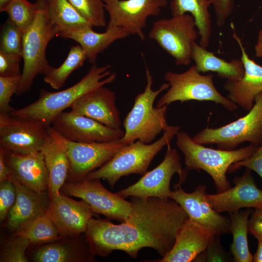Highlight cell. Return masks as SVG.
<instances>
[{
    "mask_svg": "<svg viewBox=\"0 0 262 262\" xmlns=\"http://www.w3.org/2000/svg\"><path fill=\"white\" fill-rule=\"evenodd\" d=\"M131 197V212L120 224L93 217L89 220L85 233L91 252L107 256L119 250L136 258L140 249L150 247L164 257L173 247L179 229L188 219L187 214L170 198Z\"/></svg>",
    "mask_w": 262,
    "mask_h": 262,
    "instance_id": "cell-1",
    "label": "cell"
},
{
    "mask_svg": "<svg viewBox=\"0 0 262 262\" xmlns=\"http://www.w3.org/2000/svg\"><path fill=\"white\" fill-rule=\"evenodd\" d=\"M110 65L98 66L92 65L88 73L78 82L63 90L40 91L38 99L23 108L15 109L9 114L18 117L39 121L46 126H51L53 119L79 98L101 86L113 82L116 78L111 73Z\"/></svg>",
    "mask_w": 262,
    "mask_h": 262,
    "instance_id": "cell-2",
    "label": "cell"
},
{
    "mask_svg": "<svg viewBox=\"0 0 262 262\" xmlns=\"http://www.w3.org/2000/svg\"><path fill=\"white\" fill-rule=\"evenodd\" d=\"M176 145L184 155L186 170H202L211 176L217 193L231 187L226 173L234 163L251 156L259 147L249 144L231 150L213 149L194 141L185 131L176 135Z\"/></svg>",
    "mask_w": 262,
    "mask_h": 262,
    "instance_id": "cell-3",
    "label": "cell"
},
{
    "mask_svg": "<svg viewBox=\"0 0 262 262\" xmlns=\"http://www.w3.org/2000/svg\"><path fill=\"white\" fill-rule=\"evenodd\" d=\"M145 72L147 82L145 89L136 96L133 105L123 122L124 134L121 139L127 145L136 140L151 143L162 131L170 126L166 117L168 105L153 106L158 95L167 90L170 85L164 83L158 89L153 90L152 76L146 65Z\"/></svg>",
    "mask_w": 262,
    "mask_h": 262,
    "instance_id": "cell-4",
    "label": "cell"
},
{
    "mask_svg": "<svg viewBox=\"0 0 262 262\" xmlns=\"http://www.w3.org/2000/svg\"><path fill=\"white\" fill-rule=\"evenodd\" d=\"M180 131L178 126H170L163 135L153 143L146 144L140 140L127 145L101 167L89 173L87 179H105L111 187L123 176L131 174L143 176L154 157L171 142Z\"/></svg>",
    "mask_w": 262,
    "mask_h": 262,
    "instance_id": "cell-5",
    "label": "cell"
},
{
    "mask_svg": "<svg viewBox=\"0 0 262 262\" xmlns=\"http://www.w3.org/2000/svg\"><path fill=\"white\" fill-rule=\"evenodd\" d=\"M38 10L34 21L23 34L22 57L23 68L16 95L29 91L35 78L45 75L51 66L46 51L49 41L59 32L47 15L42 0H36Z\"/></svg>",
    "mask_w": 262,
    "mask_h": 262,
    "instance_id": "cell-6",
    "label": "cell"
},
{
    "mask_svg": "<svg viewBox=\"0 0 262 262\" xmlns=\"http://www.w3.org/2000/svg\"><path fill=\"white\" fill-rule=\"evenodd\" d=\"M213 78L212 74L201 75L195 65L182 73L167 71L164 74V79L170 86L159 98L156 106L168 105L177 101H211L221 104L229 111L236 110L238 105L218 92Z\"/></svg>",
    "mask_w": 262,
    "mask_h": 262,
    "instance_id": "cell-7",
    "label": "cell"
},
{
    "mask_svg": "<svg viewBox=\"0 0 262 262\" xmlns=\"http://www.w3.org/2000/svg\"><path fill=\"white\" fill-rule=\"evenodd\" d=\"M192 139L201 145H216L225 150H234L245 142L259 147L262 143V92L256 96L246 115L219 128L207 127Z\"/></svg>",
    "mask_w": 262,
    "mask_h": 262,
    "instance_id": "cell-8",
    "label": "cell"
},
{
    "mask_svg": "<svg viewBox=\"0 0 262 262\" xmlns=\"http://www.w3.org/2000/svg\"><path fill=\"white\" fill-rule=\"evenodd\" d=\"M198 35L195 19L189 14L156 20L148 33L149 38L179 66H188L191 63L193 46Z\"/></svg>",
    "mask_w": 262,
    "mask_h": 262,
    "instance_id": "cell-9",
    "label": "cell"
},
{
    "mask_svg": "<svg viewBox=\"0 0 262 262\" xmlns=\"http://www.w3.org/2000/svg\"><path fill=\"white\" fill-rule=\"evenodd\" d=\"M49 130L66 151L70 161L68 175L76 181L84 179L89 173L101 167L127 145L121 138L108 142L72 141L63 137L51 126Z\"/></svg>",
    "mask_w": 262,
    "mask_h": 262,
    "instance_id": "cell-10",
    "label": "cell"
},
{
    "mask_svg": "<svg viewBox=\"0 0 262 262\" xmlns=\"http://www.w3.org/2000/svg\"><path fill=\"white\" fill-rule=\"evenodd\" d=\"M178 173L179 181L175 186H181L184 181L187 170L182 169L180 156L175 148L167 147L163 161L155 168L147 172L133 184L116 193L125 198L135 196L142 198L156 197L161 199H170L172 192L170 181L172 176Z\"/></svg>",
    "mask_w": 262,
    "mask_h": 262,
    "instance_id": "cell-11",
    "label": "cell"
},
{
    "mask_svg": "<svg viewBox=\"0 0 262 262\" xmlns=\"http://www.w3.org/2000/svg\"><path fill=\"white\" fill-rule=\"evenodd\" d=\"M49 128L39 121L0 114V147L20 153L41 151L50 137Z\"/></svg>",
    "mask_w": 262,
    "mask_h": 262,
    "instance_id": "cell-12",
    "label": "cell"
},
{
    "mask_svg": "<svg viewBox=\"0 0 262 262\" xmlns=\"http://www.w3.org/2000/svg\"><path fill=\"white\" fill-rule=\"evenodd\" d=\"M99 180L84 178L64 184L62 190L67 195L84 201L94 213L102 214L111 219L124 221L131 212V201L106 189Z\"/></svg>",
    "mask_w": 262,
    "mask_h": 262,
    "instance_id": "cell-13",
    "label": "cell"
},
{
    "mask_svg": "<svg viewBox=\"0 0 262 262\" xmlns=\"http://www.w3.org/2000/svg\"><path fill=\"white\" fill-rule=\"evenodd\" d=\"M109 16L106 28L124 30L130 35L145 38L144 30L150 16H158L166 6L167 0H103Z\"/></svg>",
    "mask_w": 262,
    "mask_h": 262,
    "instance_id": "cell-14",
    "label": "cell"
},
{
    "mask_svg": "<svg viewBox=\"0 0 262 262\" xmlns=\"http://www.w3.org/2000/svg\"><path fill=\"white\" fill-rule=\"evenodd\" d=\"M51 126L66 139L83 143L108 142L121 138L124 131L114 129L72 111L63 112L52 120Z\"/></svg>",
    "mask_w": 262,
    "mask_h": 262,
    "instance_id": "cell-15",
    "label": "cell"
},
{
    "mask_svg": "<svg viewBox=\"0 0 262 262\" xmlns=\"http://www.w3.org/2000/svg\"><path fill=\"white\" fill-rule=\"evenodd\" d=\"M170 198L185 211L188 219L208 229L215 235L230 233V221L217 213L207 198L206 186H197L192 193H187L180 186L175 187Z\"/></svg>",
    "mask_w": 262,
    "mask_h": 262,
    "instance_id": "cell-16",
    "label": "cell"
},
{
    "mask_svg": "<svg viewBox=\"0 0 262 262\" xmlns=\"http://www.w3.org/2000/svg\"><path fill=\"white\" fill-rule=\"evenodd\" d=\"M49 199L45 213L61 236H75L85 232L88 221L94 215L87 203L61 193Z\"/></svg>",
    "mask_w": 262,
    "mask_h": 262,
    "instance_id": "cell-17",
    "label": "cell"
},
{
    "mask_svg": "<svg viewBox=\"0 0 262 262\" xmlns=\"http://www.w3.org/2000/svg\"><path fill=\"white\" fill-rule=\"evenodd\" d=\"M234 186L214 194L207 193V198L218 213L235 212L243 208H262V190L254 181L250 170L246 168L241 177L235 178Z\"/></svg>",
    "mask_w": 262,
    "mask_h": 262,
    "instance_id": "cell-18",
    "label": "cell"
},
{
    "mask_svg": "<svg viewBox=\"0 0 262 262\" xmlns=\"http://www.w3.org/2000/svg\"><path fill=\"white\" fill-rule=\"evenodd\" d=\"M231 28L233 31L232 37L241 51V60L244 64L245 74L239 80L227 81L224 88L229 93L227 98L249 111L254 104L256 96L262 92V66L249 58L232 23Z\"/></svg>",
    "mask_w": 262,
    "mask_h": 262,
    "instance_id": "cell-19",
    "label": "cell"
},
{
    "mask_svg": "<svg viewBox=\"0 0 262 262\" xmlns=\"http://www.w3.org/2000/svg\"><path fill=\"white\" fill-rule=\"evenodd\" d=\"M115 92L104 86L83 95L70 106L71 111L91 118L109 128L120 129V112Z\"/></svg>",
    "mask_w": 262,
    "mask_h": 262,
    "instance_id": "cell-20",
    "label": "cell"
},
{
    "mask_svg": "<svg viewBox=\"0 0 262 262\" xmlns=\"http://www.w3.org/2000/svg\"><path fill=\"white\" fill-rule=\"evenodd\" d=\"M5 159L10 178L38 193L48 188L49 174L41 151L20 153L5 150Z\"/></svg>",
    "mask_w": 262,
    "mask_h": 262,
    "instance_id": "cell-21",
    "label": "cell"
},
{
    "mask_svg": "<svg viewBox=\"0 0 262 262\" xmlns=\"http://www.w3.org/2000/svg\"><path fill=\"white\" fill-rule=\"evenodd\" d=\"M215 235L208 229L189 219L179 229L171 250L158 262H190L210 245Z\"/></svg>",
    "mask_w": 262,
    "mask_h": 262,
    "instance_id": "cell-22",
    "label": "cell"
},
{
    "mask_svg": "<svg viewBox=\"0 0 262 262\" xmlns=\"http://www.w3.org/2000/svg\"><path fill=\"white\" fill-rule=\"evenodd\" d=\"M10 180L16 186V197L8 215L7 227L16 230L22 223L45 214L49 202L45 192L33 191L15 179Z\"/></svg>",
    "mask_w": 262,
    "mask_h": 262,
    "instance_id": "cell-23",
    "label": "cell"
},
{
    "mask_svg": "<svg viewBox=\"0 0 262 262\" xmlns=\"http://www.w3.org/2000/svg\"><path fill=\"white\" fill-rule=\"evenodd\" d=\"M59 35L77 42L84 51L89 62L94 65L98 54L116 40L130 35L122 28L114 27L106 28L103 33L94 32L93 27H88L63 33Z\"/></svg>",
    "mask_w": 262,
    "mask_h": 262,
    "instance_id": "cell-24",
    "label": "cell"
},
{
    "mask_svg": "<svg viewBox=\"0 0 262 262\" xmlns=\"http://www.w3.org/2000/svg\"><path fill=\"white\" fill-rule=\"evenodd\" d=\"M41 151L49 174L48 196L50 199L60 194L68 175L70 161L62 145L51 135Z\"/></svg>",
    "mask_w": 262,
    "mask_h": 262,
    "instance_id": "cell-25",
    "label": "cell"
},
{
    "mask_svg": "<svg viewBox=\"0 0 262 262\" xmlns=\"http://www.w3.org/2000/svg\"><path fill=\"white\" fill-rule=\"evenodd\" d=\"M192 60L195 62L199 72H214L218 77L227 81L239 80L245 74L244 64L241 59H234L229 62L226 61L196 42L193 46Z\"/></svg>",
    "mask_w": 262,
    "mask_h": 262,
    "instance_id": "cell-26",
    "label": "cell"
},
{
    "mask_svg": "<svg viewBox=\"0 0 262 262\" xmlns=\"http://www.w3.org/2000/svg\"><path fill=\"white\" fill-rule=\"evenodd\" d=\"M209 0H171L170 9L172 16L190 14L194 18L200 37L199 45L207 48L212 33V19Z\"/></svg>",
    "mask_w": 262,
    "mask_h": 262,
    "instance_id": "cell-27",
    "label": "cell"
},
{
    "mask_svg": "<svg viewBox=\"0 0 262 262\" xmlns=\"http://www.w3.org/2000/svg\"><path fill=\"white\" fill-rule=\"evenodd\" d=\"M47 15L59 35L69 31L93 26L68 0H42Z\"/></svg>",
    "mask_w": 262,
    "mask_h": 262,
    "instance_id": "cell-28",
    "label": "cell"
},
{
    "mask_svg": "<svg viewBox=\"0 0 262 262\" xmlns=\"http://www.w3.org/2000/svg\"><path fill=\"white\" fill-rule=\"evenodd\" d=\"M250 209L230 213V233L232 235L230 251L236 262H252L253 256L249 251L247 239Z\"/></svg>",
    "mask_w": 262,
    "mask_h": 262,
    "instance_id": "cell-29",
    "label": "cell"
},
{
    "mask_svg": "<svg viewBox=\"0 0 262 262\" xmlns=\"http://www.w3.org/2000/svg\"><path fill=\"white\" fill-rule=\"evenodd\" d=\"M15 235L27 238L31 244L52 243L62 238L55 225L46 213L22 223L16 230Z\"/></svg>",
    "mask_w": 262,
    "mask_h": 262,
    "instance_id": "cell-30",
    "label": "cell"
},
{
    "mask_svg": "<svg viewBox=\"0 0 262 262\" xmlns=\"http://www.w3.org/2000/svg\"><path fill=\"white\" fill-rule=\"evenodd\" d=\"M87 59L86 54L79 45L71 48L67 57L58 67L51 66L44 75V81L54 89H59L75 70L82 66Z\"/></svg>",
    "mask_w": 262,
    "mask_h": 262,
    "instance_id": "cell-31",
    "label": "cell"
},
{
    "mask_svg": "<svg viewBox=\"0 0 262 262\" xmlns=\"http://www.w3.org/2000/svg\"><path fill=\"white\" fill-rule=\"evenodd\" d=\"M91 260L73 248L61 243H50L42 246L33 254L36 262H69Z\"/></svg>",
    "mask_w": 262,
    "mask_h": 262,
    "instance_id": "cell-32",
    "label": "cell"
},
{
    "mask_svg": "<svg viewBox=\"0 0 262 262\" xmlns=\"http://www.w3.org/2000/svg\"><path fill=\"white\" fill-rule=\"evenodd\" d=\"M37 10L36 3L28 0H14L0 8V12H6L8 18L23 33L34 21Z\"/></svg>",
    "mask_w": 262,
    "mask_h": 262,
    "instance_id": "cell-33",
    "label": "cell"
},
{
    "mask_svg": "<svg viewBox=\"0 0 262 262\" xmlns=\"http://www.w3.org/2000/svg\"><path fill=\"white\" fill-rule=\"evenodd\" d=\"M68 0L93 27L107 26L103 0Z\"/></svg>",
    "mask_w": 262,
    "mask_h": 262,
    "instance_id": "cell-34",
    "label": "cell"
},
{
    "mask_svg": "<svg viewBox=\"0 0 262 262\" xmlns=\"http://www.w3.org/2000/svg\"><path fill=\"white\" fill-rule=\"evenodd\" d=\"M24 33L9 18L2 26L0 51L22 56Z\"/></svg>",
    "mask_w": 262,
    "mask_h": 262,
    "instance_id": "cell-35",
    "label": "cell"
},
{
    "mask_svg": "<svg viewBox=\"0 0 262 262\" xmlns=\"http://www.w3.org/2000/svg\"><path fill=\"white\" fill-rule=\"evenodd\" d=\"M31 244L27 238L16 235L4 245L0 253L1 262H27L25 251Z\"/></svg>",
    "mask_w": 262,
    "mask_h": 262,
    "instance_id": "cell-36",
    "label": "cell"
},
{
    "mask_svg": "<svg viewBox=\"0 0 262 262\" xmlns=\"http://www.w3.org/2000/svg\"><path fill=\"white\" fill-rule=\"evenodd\" d=\"M21 75L0 76V114H9L14 110L10 106V102L12 96L17 93Z\"/></svg>",
    "mask_w": 262,
    "mask_h": 262,
    "instance_id": "cell-37",
    "label": "cell"
},
{
    "mask_svg": "<svg viewBox=\"0 0 262 262\" xmlns=\"http://www.w3.org/2000/svg\"><path fill=\"white\" fill-rule=\"evenodd\" d=\"M16 197V188L10 180L0 182V219L3 221L8 215Z\"/></svg>",
    "mask_w": 262,
    "mask_h": 262,
    "instance_id": "cell-38",
    "label": "cell"
},
{
    "mask_svg": "<svg viewBox=\"0 0 262 262\" xmlns=\"http://www.w3.org/2000/svg\"><path fill=\"white\" fill-rule=\"evenodd\" d=\"M219 236L218 235H215L208 247L195 261L210 262L230 261V257L223 248Z\"/></svg>",
    "mask_w": 262,
    "mask_h": 262,
    "instance_id": "cell-39",
    "label": "cell"
},
{
    "mask_svg": "<svg viewBox=\"0 0 262 262\" xmlns=\"http://www.w3.org/2000/svg\"><path fill=\"white\" fill-rule=\"evenodd\" d=\"M22 58L21 55L0 51V76L21 75L19 65Z\"/></svg>",
    "mask_w": 262,
    "mask_h": 262,
    "instance_id": "cell-40",
    "label": "cell"
},
{
    "mask_svg": "<svg viewBox=\"0 0 262 262\" xmlns=\"http://www.w3.org/2000/svg\"><path fill=\"white\" fill-rule=\"evenodd\" d=\"M242 167L255 171L262 179V143L251 156L232 164L228 172H233Z\"/></svg>",
    "mask_w": 262,
    "mask_h": 262,
    "instance_id": "cell-41",
    "label": "cell"
},
{
    "mask_svg": "<svg viewBox=\"0 0 262 262\" xmlns=\"http://www.w3.org/2000/svg\"><path fill=\"white\" fill-rule=\"evenodd\" d=\"M213 5L216 15V22L222 27L231 15L234 8V0H209Z\"/></svg>",
    "mask_w": 262,
    "mask_h": 262,
    "instance_id": "cell-42",
    "label": "cell"
},
{
    "mask_svg": "<svg viewBox=\"0 0 262 262\" xmlns=\"http://www.w3.org/2000/svg\"><path fill=\"white\" fill-rule=\"evenodd\" d=\"M248 232L257 239L262 238V208L254 209L248 221Z\"/></svg>",
    "mask_w": 262,
    "mask_h": 262,
    "instance_id": "cell-43",
    "label": "cell"
},
{
    "mask_svg": "<svg viewBox=\"0 0 262 262\" xmlns=\"http://www.w3.org/2000/svg\"><path fill=\"white\" fill-rule=\"evenodd\" d=\"M5 150L0 147V182L10 180V172L5 159Z\"/></svg>",
    "mask_w": 262,
    "mask_h": 262,
    "instance_id": "cell-44",
    "label": "cell"
},
{
    "mask_svg": "<svg viewBox=\"0 0 262 262\" xmlns=\"http://www.w3.org/2000/svg\"><path fill=\"white\" fill-rule=\"evenodd\" d=\"M255 51L256 57L262 58V29L259 32L257 41L255 46Z\"/></svg>",
    "mask_w": 262,
    "mask_h": 262,
    "instance_id": "cell-45",
    "label": "cell"
},
{
    "mask_svg": "<svg viewBox=\"0 0 262 262\" xmlns=\"http://www.w3.org/2000/svg\"><path fill=\"white\" fill-rule=\"evenodd\" d=\"M257 240L258 241V247L253 255V262H262V238Z\"/></svg>",
    "mask_w": 262,
    "mask_h": 262,
    "instance_id": "cell-46",
    "label": "cell"
},
{
    "mask_svg": "<svg viewBox=\"0 0 262 262\" xmlns=\"http://www.w3.org/2000/svg\"><path fill=\"white\" fill-rule=\"evenodd\" d=\"M14 0H0V8Z\"/></svg>",
    "mask_w": 262,
    "mask_h": 262,
    "instance_id": "cell-47",
    "label": "cell"
}]
</instances>
